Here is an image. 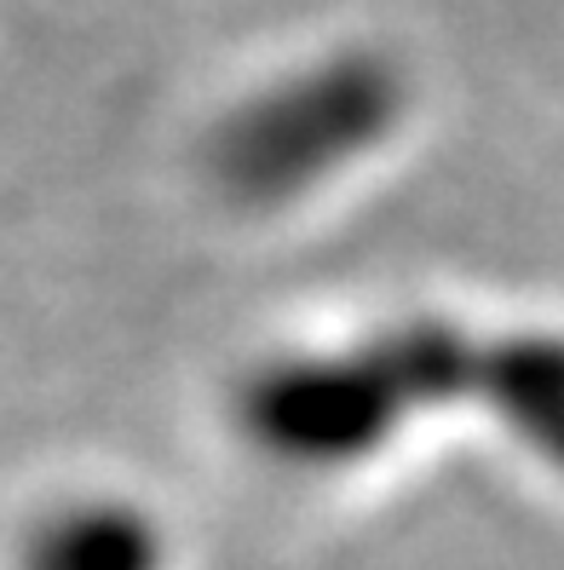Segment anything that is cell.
<instances>
[{"mask_svg": "<svg viewBox=\"0 0 564 570\" xmlns=\"http://www.w3.org/2000/svg\"><path fill=\"white\" fill-rule=\"evenodd\" d=\"M415 410L380 334L352 346L283 352L237 386L243 439L294 473H352L409 432Z\"/></svg>", "mask_w": 564, "mask_h": 570, "instance_id": "6da1fadb", "label": "cell"}, {"mask_svg": "<svg viewBox=\"0 0 564 570\" xmlns=\"http://www.w3.org/2000/svg\"><path fill=\"white\" fill-rule=\"evenodd\" d=\"M380 105L357 98V81L346 87H317V92H294L283 105H271L259 121H243L230 139V174L248 196H288L323 179L335 156H352L369 139Z\"/></svg>", "mask_w": 564, "mask_h": 570, "instance_id": "7a4b0ae2", "label": "cell"}, {"mask_svg": "<svg viewBox=\"0 0 564 570\" xmlns=\"http://www.w3.org/2000/svg\"><path fill=\"white\" fill-rule=\"evenodd\" d=\"M18 570H168V530L127 495H81L36 519Z\"/></svg>", "mask_w": 564, "mask_h": 570, "instance_id": "3957f363", "label": "cell"}, {"mask_svg": "<svg viewBox=\"0 0 564 570\" xmlns=\"http://www.w3.org/2000/svg\"><path fill=\"white\" fill-rule=\"evenodd\" d=\"M478 410H489L536 461L564 473V341L558 334H495V341H484Z\"/></svg>", "mask_w": 564, "mask_h": 570, "instance_id": "277c9868", "label": "cell"}]
</instances>
